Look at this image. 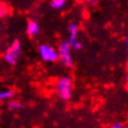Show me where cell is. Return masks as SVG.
<instances>
[{"instance_id":"6da1fadb","label":"cell","mask_w":128,"mask_h":128,"mask_svg":"<svg viewBox=\"0 0 128 128\" xmlns=\"http://www.w3.org/2000/svg\"><path fill=\"white\" fill-rule=\"evenodd\" d=\"M56 89L58 96L64 101H68L72 97L73 91V82L70 76H62L58 79L56 84Z\"/></svg>"},{"instance_id":"7a4b0ae2","label":"cell","mask_w":128,"mask_h":128,"mask_svg":"<svg viewBox=\"0 0 128 128\" xmlns=\"http://www.w3.org/2000/svg\"><path fill=\"white\" fill-rule=\"evenodd\" d=\"M21 53H22V44L20 42V40L15 39L8 47V49L6 50V52L4 54V62H7L10 65H14V64H16V61L20 58Z\"/></svg>"},{"instance_id":"3957f363","label":"cell","mask_w":128,"mask_h":128,"mask_svg":"<svg viewBox=\"0 0 128 128\" xmlns=\"http://www.w3.org/2000/svg\"><path fill=\"white\" fill-rule=\"evenodd\" d=\"M59 60L60 62L66 68H72L74 62H73V56H72V47L68 40H64L60 44L59 49Z\"/></svg>"},{"instance_id":"277c9868","label":"cell","mask_w":128,"mask_h":128,"mask_svg":"<svg viewBox=\"0 0 128 128\" xmlns=\"http://www.w3.org/2000/svg\"><path fill=\"white\" fill-rule=\"evenodd\" d=\"M38 52H39L40 58L44 62H56V61L59 60L58 50L54 49L53 47H51L50 44H40L39 48H38Z\"/></svg>"},{"instance_id":"5b68a950","label":"cell","mask_w":128,"mask_h":128,"mask_svg":"<svg viewBox=\"0 0 128 128\" xmlns=\"http://www.w3.org/2000/svg\"><path fill=\"white\" fill-rule=\"evenodd\" d=\"M68 41L72 47L76 41H78V25H77V23H75V22L70 23L68 27Z\"/></svg>"},{"instance_id":"8992f818","label":"cell","mask_w":128,"mask_h":128,"mask_svg":"<svg viewBox=\"0 0 128 128\" xmlns=\"http://www.w3.org/2000/svg\"><path fill=\"white\" fill-rule=\"evenodd\" d=\"M26 33L28 36H30V37H35V36H37V35H39V33H40L39 24L34 20L28 21L27 25H26Z\"/></svg>"},{"instance_id":"52a82bcc","label":"cell","mask_w":128,"mask_h":128,"mask_svg":"<svg viewBox=\"0 0 128 128\" xmlns=\"http://www.w3.org/2000/svg\"><path fill=\"white\" fill-rule=\"evenodd\" d=\"M15 91L13 89H1L0 90V101H7L14 97Z\"/></svg>"},{"instance_id":"ba28073f","label":"cell","mask_w":128,"mask_h":128,"mask_svg":"<svg viewBox=\"0 0 128 128\" xmlns=\"http://www.w3.org/2000/svg\"><path fill=\"white\" fill-rule=\"evenodd\" d=\"M66 6V0H51L50 7L54 10H61Z\"/></svg>"},{"instance_id":"9c48e42d","label":"cell","mask_w":128,"mask_h":128,"mask_svg":"<svg viewBox=\"0 0 128 128\" xmlns=\"http://www.w3.org/2000/svg\"><path fill=\"white\" fill-rule=\"evenodd\" d=\"M8 106L12 111H20V110H22V108H24V105L22 104L20 101L11 100V99H10V101H9V103H8Z\"/></svg>"},{"instance_id":"30bf717a","label":"cell","mask_w":128,"mask_h":128,"mask_svg":"<svg viewBox=\"0 0 128 128\" xmlns=\"http://www.w3.org/2000/svg\"><path fill=\"white\" fill-rule=\"evenodd\" d=\"M8 14V8L4 4H0V18H4Z\"/></svg>"},{"instance_id":"8fae6325","label":"cell","mask_w":128,"mask_h":128,"mask_svg":"<svg viewBox=\"0 0 128 128\" xmlns=\"http://www.w3.org/2000/svg\"><path fill=\"white\" fill-rule=\"evenodd\" d=\"M82 44L79 40L76 41V42L72 46V49H74V50H82Z\"/></svg>"},{"instance_id":"7c38bea8","label":"cell","mask_w":128,"mask_h":128,"mask_svg":"<svg viewBox=\"0 0 128 128\" xmlns=\"http://www.w3.org/2000/svg\"><path fill=\"white\" fill-rule=\"evenodd\" d=\"M111 127L112 128H124L125 126L120 123V122H114V123L111 125Z\"/></svg>"},{"instance_id":"4fadbf2b","label":"cell","mask_w":128,"mask_h":128,"mask_svg":"<svg viewBox=\"0 0 128 128\" xmlns=\"http://www.w3.org/2000/svg\"><path fill=\"white\" fill-rule=\"evenodd\" d=\"M86 1H87L89 4H97L98 0H86Z\"/></svg>"},{"instance_id":"5bb4252c","label":"cell","mask_w":128,"mask_h":128,"mask_svg":"<svg viewBox=\"0 0 128 128\" xmlns=\"http://www.w3.org/2000/svg\"><path fill=\"white\" fill-rule=\"evenodd\" d=\"M125 44H126V51H127V58H128V35L126 37V40H125Z\"/></svg>"},{"instance_id":"9a60e30c","label":"cell","mask_w":128,"mask_h":128,"mask_svg":"<svg viewBox=\"0 0 128 128\" xmlns=\"http://www.w3.org/2000/svg\"><path fill=\"white\" fill-rule=\"evenodd\" d=\"M125 80H126V84L128 86V72H127V74H126V77H125Z\"/></svg>"}]
</instances>
